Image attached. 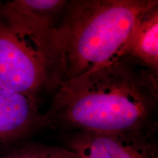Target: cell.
Segmentation results:
<instances>
[{
    "label": "cell",
    "mask_w": 158,
    "mask_h": 158,
    "mask_svg": "<svg viewBox=\"0 0 158 158\" xmlns=\"http://www.w3.org/2000/svg\"><path fill=\"white\" fill-rule=\"evenodd\" d=\"M43 125L36 98L0 87V150Z\"/></svg>",
    "instance_id": "5"
},
{
    "label": "cell",
    "mask_w": 158,
    "mask_h": 158,
    "mask_svg": "<svg viewBox=\"0 0 158 158\" xmlns=\"http://www.w3.org/2000/svg\"><path fill=\"white\" fill-rule=\"evenodd\" d=\"M127 56L148 70H158V5L142 14L130 32L122 51Z\"/></svg>",
    "instance_id": "7"
},
{
    "label": "cell",
    "mask_w": 158,
    "mask_h": 158,
    "mask_svg": "<svg viewBox=\"0 0 158 158\" xmlns=\"http://www.w3.org/2000/svg\"><path fill=\"white\" fill-rule=\"evenodd\" d=\"M1 158H81L69 149L44 145H28L8 152Z\"/></svg>",
    "instance_id": "8"
},
{
    "label": "cell",
    "mask_w": 158,
    "mask_h": 158,
    "mask_svg": "<svg viewBox=\"0 0 158 158\" xmlns=\"http://www.w3.org/2000/svg\"><path fill=\"white\" fill-rule=\"evenodd\" d=\"M157 5V0L68 2L51 42V87L122 57L138 19Z\"/></svg>",
    "instance_id": "2"
},
{
    "label": "cell",
    "mask_w": 158,
    "mask_h": 158,
    "mask_svg": "<svg viewBox=\"0 0 158 158\" xmlns=\"http://www.w3.org/2000/svg\"><path fill=\"white\" fill-rule=\"evenodd\" d=\"M69 149L81 158H157L154 130L130 133L80 131Z\"/></svg>",
    "instance_id": "4"
},
{
    "label": "cell",
    "mask_w": 158,
    "mask_h": 158,
    "mask_svg": "<svg viewBox=\"0 0 158 158\" xmlns=\"http://www.w3.org/2000/svg\"><path fill=\"white\" fill-rule=\"evenodd\" d=\"M54 76L48 47L0 6V87L36 98Z\"/></svg>",
    "instance_id": "3"
},
{
    "label": "cell",
    "mask_w": 158,
    "mask_h": 158,
    "mask_svg": "<svg viewBox=\"0 0 158 158\" xmlns=\"http://www.w3.org/2000/svg\"><path fill=\"white\" fill-rule=\"evenodd\" d=\"M43 124L100 133L154 130L157 73L127 56L56 82Z\"/></svg>",
    "instance_id": "1"
},
{
    "label": "cell",
    "mask_w": 158,
    "mask_h": 158,
    "mask_svg": "<svg viewBox=\"0 0 158 158\" xmlns=\"http://www.w3.org/2000/svg\"><path fill=\"white\" fill-rule=\"evenodd\" d=\"M67 3L64 0H13L0 5L6 13L40 40L51 54V39Z\"/></svg>",
    "instance_id": "6"
}]
</instances>
